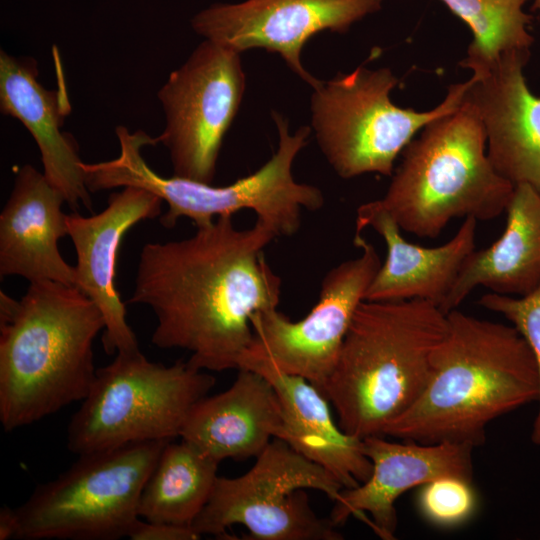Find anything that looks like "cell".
<instances>
[{"label":"cell","instance_id":"24","mask_svg":"<svg viewBox=\"0 0 540 540\" xmlns=\"http://www.w3.org/2000/svg\"><path fill=\"white\" fill-rule=\"evenodd\" d=\"M464 21L473 39L459 63L473 73L483 71L501 56L530 51L534 38L528 31L532 16L523 7L528 0H441Z\"/></svg>","mask_w":540,"mask_h":540},{"label":"cell","instance_id":"29","mask_svg":"<svg viewBox=\"0 0 540 540\" xmlns=\"http://www.w3.org/2000/svg\"><path fill=\"white\" fill-rule=\"evenodd\" d=\"M533 9L540 10V0H535L534 1Z\"/></svg>","mask_w":540,"mask_h":540},{"label":"cell","instance_id":"23","mask_svg":"<svg viewBox=\"0 0 540 540\" xmlns=\"http://www.w3.org/2000/svg\"><path fill=\"white\" fill-rule=\"evenodd\" d=\"M218 465L184 439L167 442L142 490L139 517L192 527L212 493Z\"/></svg>","mask_w":540,"mask_h":540},{"label":"cell","instance_id":"13","mask_svg":"<svg viewBox=\"0 0 540 540\" xmlns=\"http://www.w3.org/2000/svg\"><path fill=\"white\" fill-rule=\"evenodd\" d=\"M383 0H245L214 3L191 19L193 30L236 52L264 48L278 53L313 89L321 85L305 70L306 42L325 30L344 33L352 24L381 9Z\"/></svg>","mask_w":540,"mask_h":540},{"label":"cell","instance_id":"7","mask_svg":"<svg viewBox=\"0 0 540 540\" xmlns=\"http://www.w3.org/2000/svg\"><path fill=\"white\" fill-rule=\"evenodd\" d=\"M212 375L178 361L166 366L140 350L119 352L96 377L67 430V447L82 455L180 436L191 407L214 386Z\"/></svg>","mask_w":540,"mask_h":540},{"label":"cell","instance_id":"3","mask_svg":"<svg viewBox=\"0 0 540 540\" xmlns=\"http://www.w3.org/2000/svg\"><path fill=\"white\" fill-rule=\"evenodd\" d=\"M105 328L77 286L37 281L20 300L0 295V422L6 432L84 400L96 377L93 343Z\"/></svg>","mask_w":540,"mask_h":540},{"label":"cell","instance_id":"22","mask_svg":"<svg viewBox=\"0 0 540 540\" xmlns=\"http://www.w3.org/2000/svg\"><path fill=\"white\" fill-rule=\"evenodd\" d=\"M506 227L490 246L474 250L440 309H457L482 286L509 296H525L540 284V192L528 184L514 187L506 208Z\"/></svg>","mask_w":540,"mask_h":540},{"label":"cell","instance_id":"1","mask_svg":"<svg viewBox=\"0 0 540 540\" xmlns=\"http://www.w3.org/2000/svg\"><path fill=\"white\" fill-rule=\"evenodd\" d=\"M196 228L188 238L143 246L128 303L153 311L155 346L190 352L188 362L201 370L238 369L253 338L251 318L280 302L281 279L264 256L277 236L257 219L238 229L231 215Z\"/></svg>","mask_w":540,"mask_h":540},{"label":"cell","instance_id":"15","mask_svg":"<svg viewBox=\"0 0 540 540\" xmlns=\"http://www.w3.org/2000/svg\"><path fill=\"white\" fill-rule=\"evenodd\" d=\"M363 446L372 463L371 475L333 500L329 519L335 526L353 516L365 520L382 539H394L395 502L404 492L442 476L472 481L474 447L469 444L395 442L369 436L363 439Z\"/></svg>","mask_w":540,"mask_h":540},{"label":"cell","instance_id":"19","mask_svg":"<svg viewBox=\"0 0 540 540\" xmlns=\"http://www.w3.org/2000/svg\"><path fill=\"white\" fill-rule=\"evenodd\" d=\"M477 220L465 218L457 233L438 247L408 242L391 216L371 202L357 209L356 233L373 228L385 241L386 259L365 294L367 301L423 300L440 308L475 250Z\"/></svg>","mask_w":540,"mask_h":540},{"label":"cell","instance_id":"8","mask_svg":"<svg viewBox=\"0 0 540 540\" xmlns=\"http://www.w3.org/2000/svg\"><path fill=\"white\" fill-rule=\"evenodd\" d=\"M169 441H145L79 455L16 508V539L115 540L141 519L142 490Z\"/></svg>","mask_w":540,"mask_h":540},{"label":"cell","instance_id":"14","mask_svg":"<svg viewBox=\"0 0 540 540\" xmlns=\"http://www.w3.org/2000/svg\"><path fill=\"white\" fill-rule=\"evenodd\" d=\"M162 203L144 188L126 186L110 194L101 212L66 216L68 236L76 251V286L104 317L102 344L109 355L139 349L116 287L117 259L125 234L137 223L159 216Z\"/></svg>","mask_w":540,"mask_h":540},{"label":"cell","instance_id":"4","mask_svg":"<svg viewBox=\"0 0 540 540\" xmlns=\"http://www.w3.org/2000/svg\"><path fill=\"white\" fill-rule=\"evenodd\" d=\"M447 326V314L428 301H362L322 390L340 428L384 436L425 389Z\"/></svg>","mask_w":540,"mask_h":540},{"label":"cell","instance_id":"20","mask_svg":"<svg viewBox=\"0 0 540 540\" xmlns=\"http://www.w3.org/2000/svg\"><path fill=\"white\" fill-rule=\"evenodd\" d=\"M284 429L281 403L261 374L238 369L225 391L198 400L190 409L180 438L220 463L257 457Z\"/></svg>","mask_w":540,"mask_h":540},{"label":"cell","instance_id":"12","mask_svg":"<svg viewBox=\"0 0 540 540\" xmlns=\"http://www.w3.org/2000/svg\"><path fill=\"white\" fill-rule=\"evenodd\" d=\"M354 244L361 249L360 255L326 273L319 299L304 318L291 321L277 308L255 313L253 338L242 356L300 376L322 392L355 312L381 265L376 248L361 233H355Z\"/></svg>","mask_w":540,"mask_h":540},{"label":"cell","instance_id":"18","mask_svg":"<svg viewBox=\"0 0 540 540\" xmlns=\"http://www.w3.org/2000/svg\"><path fill=\"white\" fill-rule=\"evenodd\" d=\"M64 196L30 164L18 169L0 214V275L76 286L75 267L59 251L68 235Z\"/></svg>","mask_w":540,"mask_h":540},{"label":"cell","instance_id":"17","mask_svg":"<svg viewBox=\"0 0 540 540\" xmlns=\"http://www.w3.org/2000/svg\"><path fill=\"white\" fill-rule=\"evenodd\" d=\"M37 61L0 52V110L18 119L33 136L41 153L43 174L76 212L92 209L83 161L71 134L62 131L71 110L66 88L50 90L38 81Z\"/></svg>","mask_w":540,"mask_h":540},{"label":"cell","instance_id":"26","mask_svg":"<svg viewBox=\"0 0 540 540\" xmlns=\"http://www.w3.org/2000/svg\"><path fill=\"white\" fill-rule=\"evenodd\" d=\"M479 304L511 322L527 341L534 355L539 378L537 400L539 407L533 423L531 440L534 444L540 445V284L531 293L519 297L491 292L483 295Z\"/></svg>","mask_w":540,"mask_h":540},{"label":"cell","instance_id":"25","mask_svg":"<svg viewBox=\"0 0 540 540\" xmlns=\"http://www.w3.org/2000/svg\"><path fill=\"white\" fill-rule=\"evenodd\" d=\"M421 487L418 497L420 511L435 525H459L469 519L475 510L476 496L472 481L456 476H442Z\"/></svg>","mask_w":540,"mask_h":540},{"label":"cell","instance_id":"27","mask_svg":"<svg viewBox=\"0 0 540 540\" xmlns=\"http://www.w3.org/2000/svg\"><path fill=\"white\" fill-rule=\"evenodd\" d=\"M128 538L132 540H195L201 538L192 527L139 520Z\"/></svg>","mask_w":540,"mask_h":540},{"label":"cell","instance_id":"10","mask_svg":"<svg viewBox=\"0 0 540 540\" xmlns=\"http://www.w3.org/2000/svg\"><path fill=\"white\" fill-rule=\"evenodd\" d=\"M304 489L319 490L335 500L338 479L321 465L275 438L253 467L236 478L217 477L208 502L192 528L201 536L230 539L227 530L241 524L252 540H340L331 520L311 508Z\"/></svg>","mask_w":540,"mask_h":540},{"label":"cell","instance_id":"16","mask_svg":"<svg viewBox=\"0 0 540 540\" xmlns=\"http://www.w3.org/2000/svg\"><path fill=\"white\" fill-rule=\"evenodd\" d=\"M530 55L509 52L473 73L463 100L483 124L495 170L514 186L528 184L540 192V97L530 91L523 73Z\"/></svg>","mask_w":540,"mask_h":540},{"label":"cell","instance_id":"21","mask_svg":"<svg viewBox=\"0 0 540 540\" xmlns=\"http://www.w3.org/2000/svg\"><path fill=\"white\" fill-rule=\"evenodd\" d=\"M238 369L256 371L273 386L283 411L281 440L327 469L344 489L370 477L372 463L364 452L363 439L347 434L334 422L328 399L316 386L254 357L242 356Z\"/></svg>","mask_w":540,"mask_h":540},{"label":"cell","instance_id":"28","mask_svg":"<svg viewBox=\"0 0 540 540\" xmlns=\"http://www.w3.org/2000/svg\"><path fill=\"white\" fill-rule=\"evenodd\" d=\"M18 525L16 509L3 506L0 510V540L16 539Z\"/></svg>","mask_w":540,"mask_h":540},{"label":"cell","instance_id":"11","mask_svg":"<svg viewBox=\"0 0 540 540\" xmlns=\"http://www.w3.org/2000/svg\"><path fill=\"white\" fill-rule=\"evenodd\" d=\"M240 54L205 39L158 91L166 126L156 138L167 148L175 176L212 184L245 91Z\"/></svg>","mask_w":540,"mask_h":540},{"label":"cell","instance_id":"6","mask_svg":"<svg viewBox=\"0 0 540 540\" xmlns=\"http://www.w3.org/2000/svg\"><path fill=\"white\" fill-rule=\"evenodd\" d=\"M272 117L279 133L277 151L257 171L229 185L161 176L142 156L151 137L142 130L121 128L117 132L120 153L91 166L92 186L97 191L135 186L156 194L168 206L160 218L166 228L174 227L183 217L202 227L219 216L250 209L277 237L292 236L300 228L302 210L320 209L324 196L319 188L297 182L292 174L293 162L306 146L310 128L302 126L291 135L287 119L277 112Z\"/></svg>","mask_w":540,"mask_h":540},{"label":"cell","instance_id":"5","mask_svg":"<svg viewBox=\"0 0 540 540\" xmlns=\"http://www.w3.org/2000/svg\"><path fill=\"white\" fill-rule=\"evenodd\" d=\"M514 187L491 164L483 124L462 100L408 143L386 193L371 204L387 212L401 230L435 238L455 218L498 217Z\"/></svg>","mask_w":540,"mask_h":540},{"label":"cell","instance_id":"9","mask_svg":"<svg viewBox=\"0 0 540 540\" xmlns=\"http://www.w3.org/2000/svg\"><path fill=\"white\" fill-rule=\"evenodd\" d=\"M398 84L388 68L358 67L313 89L312 127L330 166L344 179L367 173L392 176L397 156L430 121L456 110L469 81L452 84L429 111L396 106Z\"/></svg>","mask_w":540,"mask_h":540},{"label":"cell","instance_id":"2","mask_svg":"<svg viewBox=\"0 0 540 540\" xmlns=\"http://www.w3.org/2000/svg\"><path fill=\"white\" fill-rule=\"evenodd\" d=\"M447 320L425 389L384 437L475 448L485 442L493 420L538 400L535 358L514 326L457 309L447 313Z\"/></svg>","mask_w":540,"mask_h":540}]
</instances>
